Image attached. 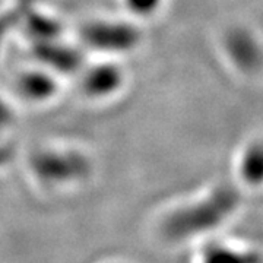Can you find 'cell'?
<instances>
[{"instance_id":"6da1fadb","label":"cell","mask_w":263,"mask_h":263,"mask_svg":"<svg viewBox=\"0 0 263 263\" xmlns=\"http://www.w3.org/2000/svg\"><path fill=\"white\" fill-rule=\"evenodd\" d=\"M241 206V190L221 183L186 199L165 212L160 221V235L170 245L186 246L219 235Z\"/></svg>"},{"instance_id":"7a4b0ae2","label":"cell","mask_w":263,"mask_h":263,"mask_svg":"<svg viewBox=\"0 0 263 263\" xmlns=\"http://www.w3.org/2000/svg\"><path fill=\"white\" fill-rule=\"evenodd\" d=\"M82 43L104 54H120L139 43V32L127 22L92 21L82 31Z\"/></svg>"},{"instance_id":"3957f363","label":"cell","mask_w":263,"mask_h":263,"mask_svg":"<svg viewBox=\"0 0 263 263\" xmlns=\"http://www.w3.org/2000/svg\"><path fill=\"white\" fill-rule=\"evenodd\" d=\"M192 263H263V252L245 241L215 235L197 243Z\"/></svg>"},{"instance_id":"277c9868","label":"cell","mask_w":263,"mask_h":263,"mask_svg":"<svg viewBox=\"0 0 263 263\" xmlns=\"http://www.w3.org/2000/svg\"><path fill=\"white\" fill-rule=\"evenodd\" d=\"M222 48L228 62L241 73L252 75L263 67V44L250 29H230L224 35Z\"/></svg>"},{"instance_id":"5b68a950","label":"cell","mask_w":263,"mask_h":263,"mask_svg":"<svg viewBox=\"0 0 263 263\" xmlns=\"http://www.w3.org/2000/svg\"><path fill=\"white\" fill-rule=\"evenodd\" d=\"M235 186L241 192H263V135H256L238 149L234 161Z\"/></svg>"},{"instance_id":"8992f818","label":"cell","mask_w":263,"mask_h":263,"mask_svg":"<svg viewBox=\"0 0 263 263\" xmlns=\"http://www.w3.org/2000/svg\"><path fill=\"white\" fill-rule=\"evenodd\" d=\"M123 82L124 75L122 67L113 62L91 65L81 75L82 92L94 100H104L119 92Z\"/></svg>"},{"instance_id":"52a82bcc","label":"cell","mask_w":263,"mask_h":263,"mask_svg":"<svg viewBox=\"0 0 263 263\" xmlns=\"http://www.w3.org/2000/svg\"><path fill=\"white\" fill-rule=\"evenodd\" d=\"M18 91L29 103H44L51 98L57 88L54 78L43 72H25L19 76Z\"/></svg>"},{"instance_id":"ba28073f","label":"cell","mask_w":263,"mask_h":263,"mask_svg":"<svg viewBox=\"0 0 263 263\" xmlns=\"http://www.w3.org/2000/svg\"><path fill=\"white\" fill-rule=\"evenodd\" d=\"M126 9L130 12L132 15L145 18L154 15L160 9L162 5V0H123Z\"/></svg>"},{"instance_id":"9c48e42d","label":"cell","mask_w":263,"mask_h":263,"mask_svg":"<svg viewBox=\"0 0 263 263\" xmlns=\"http://www.w3.org/2000/svg\"><path fill=\"white\" fill-rule=\"evenodd\" d=\"M104 263H124V262H120V260H110V262H104Z\"/></svg>"}]
</instances>
